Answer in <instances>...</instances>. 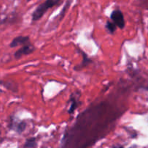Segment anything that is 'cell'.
Instances as JSON below:
<instances>
[{"label": "cell", "mask_w": 148, "mask_h": 148, "mask_svg": "<svg viewBox=\"0 0 148 148\" xmlns=\"http://www.w3.org/2000/svg\"><path fill=\"white\" fill-rule=\"evenodd\" d=\"M60 2L61 0H45L43 2H42L36 7L33 12L32 13V23H36L40 19L43 17V16L46 14V12L49 9L57 6L58 4H60Z\"/></svg>", "instance_id": "cell-1"}, {"label": "cell", "mask_w": 148, "mask_h": 148, "mask_svg": "<svg viewBox=\"0 0 148 148\" xmlns=\"http://www.w3.org/2000/svg\"><path fill=\"white\" fill-rule=\"evenodd\" d=\"M27 126V122L24 120H20L14 115H11L8 120L7 127L10 131H14L17 134L21 135L25 131Z\"/></svg>", "instance_id": "cell-2"}, {"label": "cell", "mask_w": 148, "mask_h": 148, "mask_svg": "<svg viewBox=\"0 0 148 148\" xmlns=\"http://www.w3.org/2000/svg\"><path fill=\"white\" fill-rule=\"evenodd\" d=\"M81 93L79 91H75V92H72L70 94L69 98V101H68V104H69V108L67 110L68 114L70 116L73 115L75 113V110L78 108L79 105H80V98Z\"/></svg>", "instance_id": "cell-3"}, {"label": "cell", "mask_w": 148, "mask_h": 148, "mask_svg": "<svg viewBox=\"0 0 148 148\" xmlns=\"http://www.w3.org/2000/svg\"><path fill=\"white\" fill-rule=\"evenodd\" d=\"M110 19L116 26L120 29H124L126 26L125 19L122 11L119 9H115L111 12L110 15Z\"/></svg>", "instance_id": "cell-4"}, {"label": "cell", "mask_w": 148, "mask_h": 148, "mask_svg": "<svg viewBox=\"0 0 148 148\" xmlns=\"http://www.w3.org/2000/svg\"><path fill=\"white\" fill-rule=\"evenodd\" d=\"M36 51V47L34 45L30 42V43L27 44L22 46L18 50L16 51L14 53V57L16 59H21L23 57L27 56V55H30V54L33 53Z\"/></svg>", "instance_id": "cell-5"}, {"label": "cell", "mask_w": 148, "mask_h": 148, "mask_svg": "<svg viewBox=\"0 0 148 148\" xmlns=\"http://www.w3.org/2000/svg\"><path fill=\"white\" fill-rule=\"evenodd\" d=\"M29 43H30V36L20 35V36H17L14 37L11 41L10 44V47L15 48L18 46H24V45L27 44Z\"/></svg>", "instance_id": "cell-6"}, {"label": "cell", "mask_w": 148, "mask_h": 148, "mask_svg": "<svg viewBox=\"0 0 148 148\" xmlns=\"http://www.w3.org/2000/svg\"><path fill=\"white\" fill-rule=\"evenodd\" d=\"M79 52L82 54V62H81V63L79 64V65H77V66L75 67V70L77 71H80V70L83 69L84 68L88 66L90 64H91L92 62V59H91L90 58L88 57V55H87L85 52H84L82 49H80V50H79Z\"/></svg>", "instance_id": "cell-7"}, {"label": "cell", "mask_w": 148, "mask_h": 148, "mask_svg": "<svg viewBox=\"0 0 148 148\" xmlns=\"http://www.w3.org/2000/svg\"><path fill=\"white\" fill-rule=\"evenodd\" d=\"M72 3V0H66L64 5V7L60 11L59 14L58 15H56V17H54V20L56 23V27L58 26V23H60V22L63 20V18L65 16V14H66V12H67L68 9L69 8V7L71 6Z\"/></svg>", "instance_id": "cell-8"}, {"label": "cell", "mask_w": 148, "mask_h": 148, "mask_svg": "<svg viewBox=\"0 0 148 148\" xmlns=\"http://www.w3.org/2000/svg\"><path fill=\"white\" fill-rule=\"evenodd\" d=\"M37 145V139L36 137H30L26 139L23 147L24 148H36Z\"/></svg>", "instance_id": "cell-9"}, {"label": "cell", "mask_w": 148, "mask_h": 148, "mask_svg": "<svg viewBox=\"0 0 148 148\" xmlns=\"http://www.w3.org/2000/svg\"><path fill=\"white\" fill-rule=\"evenodd\" d=\"M117 28L118 27L116 26L115 23H113L111 20H107L106 23L105 28L109 34H114V33L116 32V30Z\"/></svg>", "instance_id": "cell-10"}, {"label": "cell", "mask_w": 148, "mask_h": 148, "mask_svg": "<svg viewBox=\"0 0 148 148\" xmlns=\"http://www.w3.org/2000/svg\"><path fill=\"white\" fill-rule=\"evenodd\" d=\"M8 90H11V91H14V92H17V85H14L12 82H10V81H7L5 82V84L4 86Z\"/></svg>", "instance_id": "cell-11"}, {"label": "cell", "mask_w": 148, "mask_h": 148, "mask_svg": "<svg viewBox=\"0 0 148 148\" xmlns=\"http://www.w3.org/2000/svg\"><path fill=\"white\" fill-rule=\"evenodd\" d=\"M113 148H124V147L121 146V145H119V146H114V147H113Z\"/></svg>", "instance_id": "cell-12"}, {"label": "cell", "mask_w": 148, "mask_h": 148, "mask_svg": "<svg viewBox=\"0 0 148 148\" xmlns=\"http://www.w3.org/2000/svg\"><path fill=\"white\" fill-rule=\"evenodd\" d=\"M130 148H137V145H132V146L130 147Z\"/></svg>", "instance_id": "cell-13"}, {"label": "cell", "mask_w": 148, "mask_h": 148, "mask_svg": "<svg viewBox=\"0 0 148 148\" xmlns=\"http://www.w3.org/2000/svg\"><path fill=\"white\" fill-rule=\"evenodd\" d=\"M31 1V0H27V2H29V1Z\"/></svg>", "instance_id": "cell-14"}, {"label": "cell", "mask_w": 148, "mask_h": 148, "mask_svg": "<svg viewBox=\"0 0 148 148\" xmlns=\"http://www.w3.org/2000/svg\"><path fill=\"white\" fill-rule=\"evenodd\" d=\"M145 89L147 90V91H148V87H147V88H145Z\"/></svg>", "instance_id": "cell-15"}]
</instances>
